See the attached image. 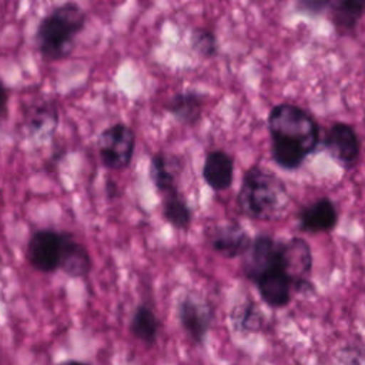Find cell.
Listing matches in <instances>:
<instances>
[{
  "label": "cell",
  "mask_w": 365,
  "mask_h": 365,
  "mask_svg": "<svg viewBox=\"0 0 365 365\" xmlns=\"http://www.w3.org/2000/svg\"><path fill=\"white\" fill-rule=\"evenodd\" d=\"M207 240L211 248L224 258L244 257L252 242V238L237 221L211 227L207 231Z\"/></svg>",
  "instance_id": "obj_9"
},
{
  "label": "cell",
  "mask_w": 365,
  "mask_h": 365,
  "mask_svg": "<svg viewBox=\"0 0 365 365\" xmlns=\"http://www.w3.org/2000/svg\"><path fill=\"white\" fill-rule=\"evenodd\" d=\"M281 241L268 234H258L242 259V272L250 281H255L262 272L278 264Z\"/></svg>",
  "instance_id": "obj_10"
},
{
  "label": "cell",
  "mask_w": 365,
  "mask_h": 365,
  "mask_svg": "<svg viewBox=\"0 0 365 365\" xmlns=\"http://www.w3.org/2000/svg\"><path fill=\"white\" fill-rule=\"evenodd\" d=\"M58 365H90V364H86V362H81V361H64Z\"/></svg>",
  "instance_id": "obj_25"
},
{
  "label": "cell",
  "mask_w": 365,
  "mask_h": 365,
  "mask_svg": "<svg viewBox=\"0 0 365 365\" xmlns=\"http://www.w3.org/2000/svg\"><path fill=\"white\" fill-rule=\"evenodd\" d=\"M202 178L214 191H225L234 180V160L222 150L210 151L202 165Z\"/></svg>",
  "instance_id": "obj_13"
},
{
  "label": "cell",
  "mask_w": 365,
  "mask_h": 365,
  "mask_svg": "<svg viewBox=\"0 0 365 365\" xmlns=\"http://www.w3.org/2000/svg\"><path fill=\"white\" fill-rule=\"evenodd\" d=\"M26 127L31 137H50L58 124V111L53 101L44 100L29 108L24 115Z\"/></svg>",
  "instance_id": "obj_14"
},
{
  "label": "cell",
  "mask_w": 365,
  "mask_h": 365,
  "mask_svg": "<svg viewBox=\"0 0 365 365\" xmlns=\"http://www.w3.org/2000/svg\"><path fill=\"white\" fill-rule=\"evenodd\" d=\"M301 11H305L308 14H319L327 7H329L328 1H302L298 4Z\"/></svg>",
  "instance_id": "obj_23"
},
{
  "label": "cell",
  "mask_w": 365,
  "mask_h": 365,
  "mask_svg": "<svg viewBox=\"0 0 365 365\" xmlns=\"http://www.w3.org/2000/svg\"><path fill=\"white\" fill-rule=\"evenodd\" d=\"M231 322L235 331L241 334H254L261 331L264 317L252 299L237 305L231 312Z\"/></svg>",
  "instance_id": "obj_20"
},
{
  "label": "cell",
  "mask_w": 365,
  "mask_h": 365,
  "mask_svg": "<svg viewBox=\"0 0 365 365\" xmlns=\"http://www.w3.org/2000/svg\"><path fill=\"white\" fill-rule=\"evenodd\" d=\"M160 329V322L154 311L147 304H140L131 318L130 331L131 334L147 345L155 344Z\"/></svg>",
  "instance_id": "obj_18"
},
{
  "label": "cell",
  "mask_w": 365,
  "mask_h": 365,
  "mask_svg": "<svg viewBox=\"0 0 365 365\" xmlns=\"http://www.w3.org/2000/svg\"><path fill=\"white\" fill-rule=\"evenodd\" d=\"M322 145L328 154L344 168H352L361 154V141L352 125L335 121L332 123L322 138Z\"/></svg>",
  "instance_id": "obj_8"
},
{
  "label": "cell",
  "mask_w": 365,
  "mask_h": 365,
  "mask_svg": "<svg viewBox=\"0 0 365 365\" xmlns=\"http://www.w3.org/2000/svg\"><path fill=\"white\" fill-rule=\"evenodd\" d=\"M6 103H7V90H6V87L3 86V83L0 81V113L4 111Z\"/></svg>",
  "instance_id": "obj_24"
},
{
  "label": "cell",
  "mask_w": 365,
  "mask_h": 365,
  "mask_svg": "<svg viewBox=\"0 0 365 365\" xmlns=\"http://www.w3.org/2000/svg\"><path fill=\"white\" fill-rule=\"evenodd\" d=\"M288 202V190L277 174L259 165L245 171L237 195V205L242 215L272 221L285 212Z\"/></svg>",
  "instance_id": "obj_2"
},
{
  "label": "cell",
  "mask_w": 365,
  "mask_h": 365,
  "mask_svg": "<svg viewBox=\"0 0 365 365\" xmlns=\"http://www.w3.org/2000/svg\"><path fill=\"white\" fill-rule=\"evenodd\" d=\"M66 235V231L61 232L48 228L36 231L30 237L26 248L29 264L40 272H54L60 269Z\"/></svg>",
  "instance_id": "obj_5"
},
{
  "label": "cell",
  "mask_w": 365,
  "mask_h": 365,
  "mask_svg": "<svg viewBox=\"0 0 365 365\" xmlns=\"http://www.w3.org/2000/svg\"><path fill=\"white\" fill-rule=\"evenodd\" d=\"M177 315L190 339L201 345L214 321V309L211 304L197 294H187L178 302Z\"/></svg>",
  "instance_id": "obj_7"
},
{
  "label": "cell",
  "mask_w": 365,
  "mask_h": 365,
  "mask_svg": "<svg viewBox=\"0 0 365 365\" xmlns=\"http://www.w3.org/2000/svg\"><path fill=\"white\" fill-rule=\"evenodd\" d=\"M298 227L304 232L318 234L332 231L338 224V211L328 197L317 198L298 212Z\"/></svg>",
  "instance_id": "obj_12"
},
{
  "label": "cell",
  "mask_w": 365,
  "mask_h": 365,
  "mask_svg": "<svg viewBox=\"0 0 365 365\" xmlns=\"http://www.w3.org/2000/svg\"><path fill=\"white\" fill-rule=\"evenodd\" d=\"M150 177L158 192L163 195L178 190L175 184V173L171 168V161L165 154H155L150 163Z\"/></svg>",
  "instance_id": "obj_21"
},
{
  "label": "cell",
  "mask_w": 365,
  "mask_h": 365,
  "mask_svg": "<svg viewBox=\"0 0 365 365\" xmlns=\"http://www.w3.org/2000/svg\"><path fill=\"white\" fill-rule=\"evenodd\" d=\"M97 148L101 163L110 170H124L130 165L134 148L135 134L124 123H115L101 131L97 140Z\"/></svg>",
  "instance_id": "obj_4"
},
{
  "label": "cell",
  "mask_w": 365,
  "mask_h": 365,
  "mask_svg": "<svg viewBox=\"0 0 365 365\" xmlns=\"http://www.w3.org/2000/svg\"><path fill=\"white\" fill-rule=\"evenodd\" d=\"M190 44H191V48L198 56L205 57V58L214 57L218 51L215 34L211 30L204 29V27H197L191 31Z\"/></svg>",
  "instance_id": "obj_22"
},
{
  "label": "cell",
  "mask_w": 365,
  "mask_h": 365,
  "mask_svg": "<svg viewBox=\"0 0 365 365\" xmlns=\"http://www.w3.org/2000/svg\"><path fill=\"white\" fill-rule=\"evenodd\" d=\"M364 121H365V115H364Z\"/></svg>",
  "instance_id": "obj_26"
},
{
  "label": "cell",
  "mask_w": 365,
  "mask_h": 365,
  "mask_svg": "<svg viewBox=\"0 0 365 365\" xmlns=\"http://www.w3.org/2000/svg\"><path fill=\"white\" fill-rule=\"evenodd\" d=\"M204 106V97L197 91H180L175 93L165 104V110L173 114L180 123L185 125H194L201 117Z\"/></svg>",
  "instance_id": "obj_16"
},
{
  "label": "cell",
  "mask_w": 365,
  "mask_h": 365,
  "mask_svg": "<svg viewBox=\"0 0 365 365\" xmlns=\"http://www.w3.org/2000/svg\"><path fill=\"white\" fill-rule=\"evenodd\" d=\"M60 269H63L71 278H84L91 269V258L86 247L74 240V237L67 232Z\"/></svg>",
  "instance_id": "obj_17"
},
{
  "label": "cell",
  "mask_w": 365,
  "mask_h": 365,
  "mask_svg": "<svg viewBox=\"0 0 365 365\" xmlns=\"http://www.w3.org/2000/svg\"><path fill=\"white\" fill-rule=\"evenodd\" d=\"M261 299L271 308H284L289 304L294 291L292 281L281 267V247L279 261L254 281Z\"/></svg>",
  "instance_id": "obj_11"
},
{
  "label": "cell",
  "mask_w": 365,
  "mask_h": 365,
  "mask_svg": "<svg viewBox=\"0 0 365 365\" xmlns=\"http://www.w3.org/2000/svg\"><path fill=\"white\" fill-rule=\"evenodd\" d=\"M268 131L274 163L289 171L297 170L319 143V127L315 118L292 103H279L271 108Z\"/></svg>",
  "instance_id": "obj_1"
},
{
  "label": "cell",
  "mask_w": 365,
  "mask_h": 365,
  "mask_svg": "<svg viewBox=\"0 0 365 365\" xmlns=\"http://www.w3.org/2000/svg\"><path fill=\"white\" fill-rule=\"evenodd\" d=\"M281 267L292 281L295 291L308 292L314 289L309 279L312 269V252L305 240L292 237L287 241H281Z\"/></svg>",
  "instance_id": "obj_6"
},
{
  "label": "cell",
  "mask_w": 365,
  "mask_h": 365,
  "mask_svg": "<svg viewBox=\"0 0 365 365\" xmlns=\"http://www.w3.org/2000/svg\"><path fill=\"white\" fill-rule=\"evenodd\" d=\"M86 26V11L76 3H64L50 10L34 34L38 53L46 60H61L71 54L77 34Z\"/></svg>",
  "instance_id": "obj_3"
},
{
  "label": "cell",
  "mask_w": 365,
  "mask_h": 365,
  "mask_svg": "<svg viewBox=\"0 0 365 365\" xmlns=\"http://www.w3.org/2000/svg\"><path fill=\"white\" fill-rule=\"evenodd\" d=\"M163 217L177 230H188L191 225L192 212L187 201L178 192V190L164 194L163 201Z\"/></svg>",
  "instance_id": "obj_19"
},
{
  "label": "cell",
  "mask_w": 365,
  "mask_h": 365,
  "mask_svg": "<svg viewBox=\"0 0 365 365\" xmlns=\"http://www.w3.org/2000/svg\"><path fill=\"white\" fill-rule=\"evenodd\" d=\"M331 23L339 36H352L365 16L364 0H342L329 4Z\"/></svg>",
  "instance_id": "obj_15"
}]
</instances>
